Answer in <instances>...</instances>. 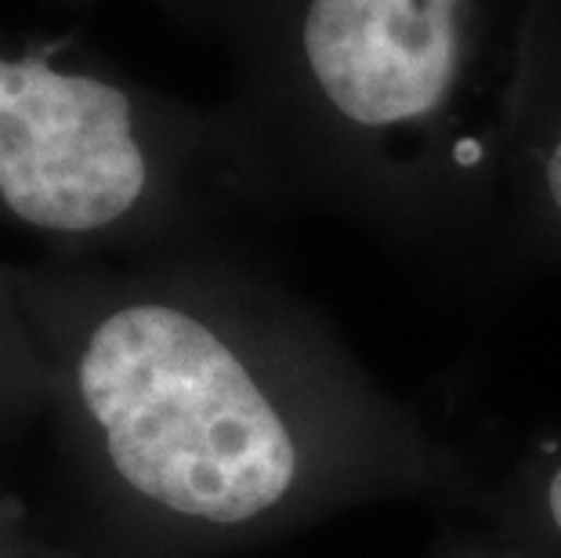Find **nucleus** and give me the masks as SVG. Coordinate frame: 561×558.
I'll use <instances>...</instances> for the list:
<instances>
[{
  "mask_svg": "<svg viewBox=\"0 0 561 558\" xmlns=\"http://www.w3.org/2000/svg\"><path fill=\"white\" fill-rule=\"evenodd\" d=\"M283 124L391 171L468 178L525 130L558 0H149Z\"/></svg>",
  "mask_w": 561,
  "mask_h": 558,
  "instance_id": "f257e3e1",
  "label": "nucleus"
},
{
  "mask_svg": "<svg viewBox=\"0 0 561 558\" xmlns=\"http://www.w3.org/2000/svg\"><path fill=\"white\" fill-rule=\"evenodd\" d=\"M77 382L113 468L174 515L240 526L294 486L279 410L210 316L171 294H127L91 316Z\"/></svg>",
  "mask_w": 561,
  "mask_h": 558,
  "instance_id": "f03ea898",
  "label": "nucleus"
},
{
  "mask_svg": "<svg viewBox=\"0 0 561 558\" xmlns=\"http://www.w3.org/2000/svg\"><path fill=\"white\" fill-rule=\"evenodd\" d=\"M243 124L141 84L73 37H0V221L62 243L163 215L188 163Z\"/></svg>",
  "mask_w": 561,
  "mask_h": 558,
  "instance_id": "7ed1b4c3",
  "label": "nucleus"
},
{
  "mask_svg": "<svg viewBox=\"0 0 561 558\" xmlns=\"http://www.w3.org/2000/svg\"><path fill=\"white\" fill-rule=\"evenodd\" d=\"M525 152L536 168V193H540L551 221L561 229V0L540 80H536L529 124H525Z\"/></svg>",
  "mask_w": 561,
  "mask_h": 558,
  "instance_id": "20e7f679",
  "label": "nucleus"
}]
</instances>
